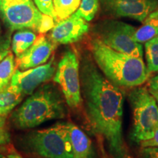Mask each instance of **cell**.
<instances>
[{
	"mask_svg": "<svg viewBox=\"0 0 158 158\" xmlns=\"http://www.w3.org/2000/svg\"><path fill=\"white\" fill-rule=\"evenodd\" d=\"M37 35L32 31L23 29L17 31L12 40V50L16 57L21 56L32 45Z\"/></svg>",
	"mask_w": 158,
	"mask_h": 158,
	"instance_id": "cell-16",
	"label": "cell"
},
{
	"mask_svg": "<svg viewBox=\"0 0 158 158\" xmlns=\"http://www.w3.org/2000/svg\"><path fill=\"white\" fill-rule=\"evenodd\" d=\"M57 45L43 34H40L32 45L21 56L16 57V69L26 70L48 62Z\"/></svg>",
	"mask_w": 158,
	"mask_h": 158,
	"instance_id": "cell-12",
	"label": "cell"
},
{
	"mask_svg": "<svg viewBox=\"0 0 158 158\" xmlns=\"http://www.w3.org/2000/svg\"><path fill=\"white\" fill-rule=\"evenodd\" d=\"M149 92H151L152 94V95H153L154 97H155L156 101H157V105H158V92H151V91H149Z\"/></svg>",
	"mask_w": 158,
	"mask_h": 158,
	"instance_id": "cell-29",
	"label": "cell"
},
{
	"mask_svg": "<svg viewBox=\"0 0 158 158\" xmlns=\"http://www.w3.org/2000/svg\"><path fill=\"white\" fill-rule=\"evenodd\" d=\"M139 156L140 158H158V147H141Z\"/></svg>",
	"mask_w": 158,
	"mask_h": 158,
	"instance_id": "cell-24",
	"label": "cell"
},
{
	"mask_svg": "<svg viewBox=\"0 0 158 158\" xmlns=\"http://www.w3.org/2000/svg\"><path fill=\"white\" fill-rule=\"evenodd\" d=\"M54 57L48 62L26 70L16 69L12 77L10 86L21 95H30L41 85L54 78L56 68Z\"/></svg>",
	"mask_w": 158,
	"mask_h": 158,
	"instance_id": "cell-10",
	"label": "cell"
},
{
	"mask_svg": "<svg viewBox=\"0 0 158 158\" xmlns=\"http://www.w3.org/2000/svg\"><path fill=\"white\" fill-rule=\"evenodd\" d=\"M136 29L134 26L123 21L104 20L94 28V37L118 52L143 58V45L133 40Z\"/></svg>",
	"mask_w": 158,
	"mask_h": 158,
	"instance_id": "cell-6",
	"label": "cell"
},
{
	"mask_svg": "<svg viewBox=\"0 0 158 158\" xmlns=\"http://www.w3.org/2000/svg\"><path fill=\"white\" fill-rule=\"evenodd\" d=\"M142 23L133 35L134 40L141 44L158 36V10L150 13Z\"/></svg>",
	"mask_w": 158,
	"mask_h": 158,
	"instance_id": "cell-15",
	"label": "cell"
},
{
	"mask_svg": "<svg viewBox=\"0 0 158 158\" xmlns=\"http://www.w3.org/2000/svg\"><path fill=\"white\" fill-rule=\"evenodd\" d=\"M0 15L11 31H37L42 13L33 0H0Z\"/></svg>",
	"mask_w": 158,
	"mask_h": 158,
	"instance_id": "cell-8",
	"label": "cell"
},
{
	"mask_svg": "<svg viewBox=\"0 0 158 158\" xmlns=\"http://www.w3.org/2000/svg\"><path fill=\"white\" fill-rule=\"evenodd\" d=\"M11 39L9 35L0 36V62L10 52Z\"/></svg>",
	"mask_w": 158,
	"mask_h": 158,
	"instance_id": "cell-23",
	"label": "cell"
},
{
	"mask_svg": "<svg viewBox=\"0 0 158 158\" xmlns=\"http://www.w3.org/2000/svg\"><path fill=\"white\" fill-rule=\"evenodd\" d=\"M100 2L106 15L128 18L141 23L158 10V0H100Z\"/></svg>",
	"mask_w": 158,
	"mask_h": 158,
	"instance_id": "cell-9",
	"label": "cell"
},
{
	"mask_svg": "<svg viewBox=\"0 0 158 158\" xmlns=\"http://www.w3.org/2000/svg\"><path fill=\"white\" fill-rule=\"evenodd\" d=\"M73 158H94L90 138L74 124L68 122Z\"/></svg>",
	"mask_w": 158,
	"mask_h": 158,
	"instance_id": "cell-13",
	"label": "cell"
},
{
	"mask_svg": "<svg viewBox=\"0 0 158 158\" xmlns=\"http://www.w3.org/2000/svg\"><path fill=\"white\" fill-rule=\"evenodd\" d=\"M140 146L141 147H158V127L156 128L152 137L148 140L140 141Z\"/></svg>",
	"mask_w": 158,
	"mask_h": 158,
	"instance_id": "cell-25",
	"label": "cell"
},
{
	"mask_svg": "<svg viewBox=\"0 0 158 158\" xmlns=\"http://www.w3.org/2000/svg\"><path fill=\"white\" fill-rule=\"evenodd\" d=\"M87 22L74 13L70 16L56 23L51 29L49 38L56 45L78 42L88 32L89 26Z\"/></svg>",
	"mask_w": 158,
	"mask_h": 158,
	"instance_id": "cell-11",
	"label": "cell"
},
{
	"mask_svg": "<svg viewBox=\"0 0 158 158\" xmlns=\"http://www.w3.org/2000/svg\"><path fill=\"white\" fill-rule=\"evenodd\" d=\"M90 50L98 68L118 87L139 86L149 78L142 58L114 50L96 37L91 40Z\"/></svg>",
	"mask_w": 158,
	"mask_h": 158,
	"instance_id": "cell-2",
	"label": "cell"
},
{
	"mask_svg": "<svg viewBox=\"0 0 158 158\" xmlns=\"http://www.w3.org/2000/svg\"><path fill=\"white\" fill-rule=\"evenodd\" d=\"M102 158H108L107 156H106V155H103V157H102Z\"/></svg>",
	"mask_w": 158,
	"mask_h": 158,
	"instance_id": "cell-32",
	"label": "cell"
},
{
	"mask_svg": "<svg viewBox=\"0 0 158 158\" xmlns=\"http://www.w3.org/2000/svg\"><path fill=\"white\" fill-rule=\"evenodd\" d=\"M7 158H23L21 155H18L16 153H10L7 155Z\"/></svg>",
	"mask_w": 158,
	"mask_h": 158,
	"instance_id": "cell-28",
	"label": "cell"
},
{
	"mask_svg": "<svg viewBox=\"0 0 158 158\" xmlns=\"http://www.w3.org/2000/svg\"><path fill=\"white\" fill-rule=\"evenodd\" d=\"M1 31H2V27H1V23H0V34H1Z\"/></svg>",
	"mask_w": 158,
	"mask_h": 158,
	"instance_id": "cell-31",
	"label": "cell"
},
{
	"mask_svg": "<svg viewBox=\"0 0 158 158\" xmlns=\"http://www.w3.org/2000/svg\"><path fill=\"white\" fill-rule=\"evenodd\" d=\"M66 102L62 92L54 84L45 83L30 94L10 116L19 129H31L45 122L65 117Z\"/></svg>",
	"mask_w": 158,
	"mask_h": 158,
	"instance_id": "cell-3",
	"label": "cell"
},
{
	"mask_svg": "<svg viewBox=\"0 0 158 158\" xmlns=\"http://www.w3.org/2000/svg\"><path fill=\"white\" fill-rule=\"evenodd\" d=\"M133 110L132 138L136 143L152 137L158 127V105L149 89L142 86L133 87L128 94Z\"/></svg>",
	"mask_w": 158,
	"mask_h": 158,
	"instance_id": "cell-5",
	"label": "cell"
},
{
	"mask_svg": "<svg viewBox=\"0 0 158 158\" xmlns=\"http://www.w3.org/2000/svg\"><path fill=\"white\" fill-rule=\"evenodd\" d=\"M148 86H149V91L158 92V76L150 79Z\"/></svg>",
	"mask_w": 158,
	"mask_h": 158,
	"instance_id": "cell-27",
	"label": "cell"
},
{
	"mask_svg": "<svg viewBox=\"0 0 158 158\" xmlns=\"http://www.w3.org/2000/svg\"><path fill=\"white\" fill-rule=\"evenodd\" d=\"M23 98L10 84L0 90V125L5 126L7 116L21 102Z\"/></svg>",
	"mask_w": 158,
	"mask_h": 158,
	"instance_id": "cell-14",
	"label": "cell"
},
{
	"mask_svg": "<svg viewBox=\"0 0 158 158\" xmlns=\"http://www.w3.org/2000/svg\"><path fill=\"white\" fill-rule=\"evenodd\" d=\"M0 147H1V146H0ZM0 158H7V157H5V156L2 153L1 148H0Z\"/></svg>",
	"mask_w": 158,
	"mask_h": 158,
	"instance_id": "cell-30",
	"label": "cell"
},
{
	"mask_svg": "<svg viewBox=\"0 0 158 158\" xmlns=\"http://www.w3.org/2000/svg\"><path fill=\"white\" fill-rule=\"evenodd\" d=\"M15 70L14 55L10 52L0 62V90L9 86Z\"/></svg>",
	"mask_w": 158,
	"mask_h": 158,
	"instance_id": "cell-18",
	"label": "cell"
},
{
	"mask_svg": "<svg viewBox=\"0 0 158 158\" xmlns=\"http://www.w3.org/2000/svg\"><path fill=\"white\" fill-rule=\"evenodd\" d=\"M146 59L147 71L150 75L158 72V36L145 43Z\"/></svg>",
	"mask_w": 158,
	"mask_h": 158,
	"instance_id": "cell-19",
	"label": "cell"
},
{
	"mask_svg": "<svg viewBox=\"0 0 158 158\" xmlns=\"http://www.w3.org/2000/svg\"><path fill=\"white\" fill-rule=\"evenodd\" d=\"M54 81L59 86L66 104L69 107H79L82 101L80 62L74 51L68 50L63 54L55 72Z\"/></svg>",
	"mask_w": 158,
	"mask_h": 158,
	"instance_id": "cell-7",
	"label": "cell"
},
{
	"mask_svg": "<svg viewBox=\"0 0 158 158\" xmlns=\"http://www.w3.org/2000/svg\"><path fill=\"white\" fill-rule=\"evenodd\" d=\"M23 145L41 158H73L68 123L29 132L23 138Z\"/></svg>",
	"mask_w": 158,
	"mask_h": 158,
	"instance_id": "cell-4",
	"label": "cell"
},
{
	"mask_svg": "<svg viewBox=\"0 0 158 158\" xmlns=\"http://www.w3.org/2000/svg\"><path fill=\"white\" fill-rule=\"evenodd\" d=\"M81 0H53L56 23L76 13Z\"/></svg>",
	"mask_w": 158,
	"mask_h": 158,
	"instance_id": "cell-17",
	"label": "cell"
},
{
	"mask_svg": "<svg viewBox=\"0 0 158 158\" xmlns=\"http://www.w3.org/2000/svg\"><path fill=\"white\" fill-rule=\"evenodd\" d=\"M100 0H81L80 6L76 10V14L83 18L86 21L94 19L98 13Z\"/></svg>",
	"mask_w": 158,
	"mask_h": 158,
	"instance_id": "cell-20",
	"label": "cell"
},
{
	"mask_svg": "<svg viewBox=\"0 0 158 158\" xmlns=\"http://www.w3.org/2000/svg\"><path fill=\"white\" fill-rule=\"evenodd\" d=\"M56 23V21H55V19L52 16L42 13V17H41L40 23L37 32L40 33V34L44 35L54 28Z\"/></svg>",
	"mask_w": 158,
	"mask_h": 158,
	"instance_id": "cell-22",
	"label": "cell"
},
{
	"mask_svg": "<svg viewBox=\"0 0 158 158\" xmlns=\"http://www.w3.org/2000/svg\"><path fill=\"white\" fill-rule=\"evenodd\" d=\"M10 142V135L5 126L0 125V146H5Z\"/></svg>",
	"mask_w": 158,
	"mask_h": 158,
	"instance_id": "cell-26",
	"label": "cell"
},
{
	"mask_svg": "<svg viewBox=\"0 0 158 158\" xmlns=\"http://www.w3.org/2000/svg\"><path fill=\"white\" fill-rule=\"evenodd\" d=\"M37 7L43 14L52 16L56 21L53 0H33Z\"/></svg>",
	"mask_w": 158,
	"mask_h": 158,
	"instance_id": "cell-21",
	"label": "cell"
},
{
	"mask_svg": "<svg viewBox=\"0 0 158 158\" xmlns=\"http://www.w3.org/2000/svg\"><path fill=\"white\" fill-rule=\"evenodd\" d=\"M82 101L93 132L106 141L112 158H133L124 142L122 130L124 97L90 56L80 62Z\"/></svg>",
	"mask_w": 158,
	"mask_h": 158,
	"instance_id": "cell-1",
	"label": "cell"
}]
</instances>
